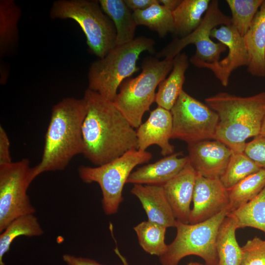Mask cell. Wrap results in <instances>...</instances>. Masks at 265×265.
I'll list each match as a JSON object with an SVG mask.
<instances>
[{
  "label": "cell",
  "mask_w": 265,
  "mask_h": 265,
  "mask_svg": "<svg viewBox=\"0 0 265 265\" xmlns=\"http://www.w3.org/2000/svg\"><path fill=\"white\" fill-rule=\"evenodd\" d=\"M131 192L141 202L148 220L166 228L176 227L177 220L162 186L134 184Z\"/></svg>",
  "instance_id": "cell-17"
},
{
  "label": "cell",
  "mask_w": 265,
  "mask_h": 265,
  "mask_svg": "<svg viewBox=\"0 0 265 265\" xmlns=\"http://www.w3.org/2000/svg\"><path fill=\"white\" fill-rule=\"evenodd\" d=\"M211 1L182 0L179 5L172 12L175 33L182 38L194 31L201 23Z\"/></svg>",
  "instance_id": "cell-22"
},
{
  "label": "cell",
  "mask_w": 265,
  "mask_h": 265,
  "mask_svg": "<svg viewBox=\"0 0 265 265\" xmlns=\"http://www.w3.org/2000/svg\"><path fill=\"white\" fill-rule=\"evenodd\" d=\"M172 118L171 139L188 144L214 139L218 116L207 104L184 90L170 110Z\"/></svg>",
  "instance_id": "cell-10"
},
{
  "label": "cell",
  "mask_w": 265,
  "mask_h": 265,
  "mask_svg": "<svg viewBox=\"0 0 265 265\" xmlns=\"http://www.w3.org/2000/svg\"><path fill=\"white\" fill-rule=\"evenodd\" d=\"M85 100L67 97L52 107L40 162L31 168L32 182L40 174L62 170L76 155L82 154V126L86 115Z\"/></svg>",
  "instance_id": "cell-2"
},
{
  "label": "cell",
  "mask_w": 265,
  "mask_h": 265,
  "mask_svg": "<svg viewBox=\"0 0 265 265\" xmlns=\"http://www.w3.org/2000/svg\"><path fill=\"white\" fill-rule=\"evenodd\" d=\"M192 202L190 224L205 221L229 209L228 191L219 179L206 178L197 173Z\"/></svg>",
  "instance_id": "cell-13"
},
{
  "label": "cell",
  "mask_w": 265,
  "mask_h": 265,
  "mask_svg": "<svg viewBox=\"0 0 265 265\" xmlns=\"http://www.w3.org/2000/svg\"><path fill=\"white\" fill-rule=\"evenodd\" d=\"M104 13L113 22L116 31V46L128 43L134 38L137 25L133 12L124 0H100Z\"/></svg>",
  "instance_id": "cell-21"
},
{
  "label": "cell",
  "mask_w": 265,
  "mask_h": 265,
  "mask_svg": "<svg viewBox=\"0 0 265 265\" xmlns=\"http://www.w3.org/2000/svg\"><path fill=\"white\" fill-rule=\"evenodd\" d=\"M227 216L234 221L237 229L252 227L265 233V187L253 199Z\"/></svg>",
  "instance_id": "cell-25"
},
{
  "label": "cell",
  "mask_w": 265,
  "mask_h": 265,
  "mask_svg": "<svg viewBox=\"0 0 265 265\" xmlns=\"http://www.w3.org/2000/svg\"><path fill=\"white\" fill-rule=\"evenodd\" d=\"M211 38L217 39L228 50L227 55L222 60L213 63L200 60H189L195 67L211 70L222 85H228L232 73L242 66L249 64V55L244 38L232 25H222L214 28L211 32Z\"/></svg>",
  "instance_id": "cell-12"
},
{
  "label": "cell",
  "mask_w": 265,
  "mask_h": 265,
  "mask_svg": "<svg viewBox=\"0 0 265 265\" xmlns=\"http://www.w3.org/2000/svg\"><path fill=\"white\" fill-rule=\"evenodd\" d=\"M166 227L150 221H144L133 227L141 248L151 255L160 256L166 251Z\"/></svg>",
  "instance_id": "cell-29"
},
{
  "label": "cell",
  "mask_w": 265,
  "mask_h": 265,
  "mask_svg": "<svg viewBox=\"0 0 265 265\" xmlns=\"http://www.w3.org/2000/svg\"><path fill=\"white\" fill-rule=\"evenodd\" d=\"M243 38L249 59L248 72L253 76L265 77V0Z\"/></svg>",
  "instance_id": "cell-19"
},
{
  "label": "cell",
  "mask_w": 265,
  "mask_h": 265,
  "mask_svg": "<svg viewBox=\"0 0 265 265\" xmlns=\"http://www.w3.org/2000/svg\"><path fill=\"white\" fill-rule=\"evenodd\" d=\"M173 59L147 57L142 63L141 73L126 79L121 84L113 102L134 129L141 125L143 115L155 102L156 89L171 71Z\"/></svg>",
  "instance_id": "cell-5"
},
{
  "label": "cell",
  "mask_w": 265,
  "mask_h": 265,
  "mask_svg": "<svg viewBox=\"0 0 265 265\" xmlns=\"http://www.w3.org/2000/svg\"><path fill=\"white\" fill-rule=\"evenodd\" d=\"M62 259L67 265H104L89 258L77 257L70 254H64Z\"/></svg>",
  "instance_id": "cell-35"
},
{
  "label": "cell",
  "mask_w": 265,
  "mask_h": 265,
  "mask_svg": "<svg viewBox=\"0 0 265 265\" xmlns=\"http://www.w3.org/2000/svg\"><path fill=\"white\" fill-rule=\"evenodd\" d=\"M205 101L218 116L214 139L232 152H243L246 140L260 135L265 117V92L248 97L219 92Z\"/></svg>",
  "instance_id": "cell-3"
},
{
  "label": "cell",
  "mask_w": 265,
  "mask_h": 265,
  "mask_svg": "<svg viewBox=\"0 0 265 265\" xmlns=\"http://www.w3.org/2000/svg\"><path fill=\"white\" fill-rule=\"evenodd\" d=\"M237 229L234 221L226 216L219 227L217 236V265H241L242 250L236 238Z\"/></svg>",
  "instance_id": "cell-23"
},
{
  "label": "cell",
  "mask_w": 265,
  "mask_h": 265,
  "mask_svg": "<svg viewBox=\"0 0 265 265\" xmlns=\"http://www.w3.org/2000/svg\"><path fill=\"white\" fill-rule=\"evenodd\" d=\"M159 3L173 12L181 3L182 0H158Z\"/></svg>",
  "instance_id": "cell-37"
},
{
  "label": "cell",
  "mask_w": 265,
  "mask_h": 265,
  "mask_svg": "<svg viewBox=\"0 0 265 265\" xmlns=\"http://www.w3.org/2000/svg\"><path fill=\"white\" fill-rule=\"evenodd\" d=\"M44 233L37 218L34 214L19 217L14 220L0 235V265L3 257L9 250L12 241L18 237L40 236Z\"/></svg>",
  "instance_id": "cell-27"
},
{
  "label": "cell",
  "mask_w": 265,
  "mask_h": 265,
  "mask_svg": "<svg viewBox=\"0 0 265 265\" xmlns=\"http://www.w3.org/2000/svg\"><path fill=\"white\" fill-rule=\"evenodd\" d=\"M52 19H70L84 33L91 52L99 58L116 46V31L110 19L103 11L99 1L58 0L51 8Z\"/></svg>",
  "instance_id": "cell-6"
},
{
  "label": "cell",
  "mask_w": 265,
  "mask_h": 265,
  "mask_svg": "<svg viewBox=\"0 0 265 265\" xmlns=\"http://www.w3.org/2000/svg\"><path fill=\"white\" fill-rule=\"evenodd\" d=\"M155 41L145 36L115 46L104 57L94 61L88 72V89L113 101L122 82L138 71L137 61L144 51L155 52Z\"/></svg>",
  "instance_id": "cell-4"
},
{
  "label": "cell",
  "mask_w": 265,
  "mask_h": 265,
  "mask_svg": "<svg viewBox=\"0 0 265 265\" xmlns=\"http://www.w3.org/2000/svg\"><path fill=\"white\" fill-rule=\"evenodd\" d=\"M241 265H265V240L255 237L241 247Z\"/></svg>",
  "instance_id": "cell-32"
},
{
  "label": "cell",
  "mask_w": 265,
  "mask_h": 265,
  "mask_svg": "<svg viewBox=\"0 0 265 265\" xmlns=\"http://www.w3.org/2000/svg\"><path fill=\"white\" fill-rule=\"evenodd\" d=\"M180 153H173L138 168L130 174L127 183L163 185L176 176L188 162L187 156L180 157Z\"/></svg>",
  "instance_id": "cell-18"
},
{
  "label": "cell",
  "mask_w": 265,
  "mask_h": 265,
  "mask_svg": "<svg viewBox=\"0 0 265 265\" xmlns=\"http://www.w3.org/2000/svg\"><path fill=\"white\" fill-rule=\"evenodd\" d=\"M172 130L170 111L158 106L137 129V149L146 151L149 146L157 145L160 148L162 156L166 157L173 154L174 146L169 141Z\"/></svg>",
  "instance_id": "cell-15"
},
{
  "label": "cell",
  "mask_w": 265,
  "mask_h": 265,
  "mask_svg": "<svg viewBox=\"0 0 265 265\" xmlns=\"http://www.w3.org/2000/svg\"><path fill=\"white\" fill-rule=\"evenodd\" d=\"M187 265H203L199 264L197 262H190Z\"/></svg>",
  "instance_id": "cell-40"
},
{
  "label": "cell",
  "mask_w": 265,
  "mask_h": 265,
  "mask_svg": "<svg viewBox=\"0 0 265 265\" xmlns=\"http://www.w3.org/2000/svg\"><path fill=\"white\" fill-rule=\"evenodd\" d=\"M4 265V264L3 263V264H1V265Z\"/></svg>",
  "instance_id": "cell-41"
},
{
  "label": "cell",
  "mask_w": 265,
  "mask_h": 265,
  "mask_svg": "<svg viewBox=\"0 0 265 265\" xmlns=\"http://www.w3.org/2000/svg\"><path fill=\"white\" fill-rule=\"evenodd\" d=\"M31 168L27 159L0 164V233L17 218L35 212L27 194Z\"/></svg>",
  "instance_id": "cell-9"
},
{
  "label": "cell",
  "mask_w": 265,
  "mask_h": 265,
  "mask_svg": "<svg viewBox=\"0 0 265 265\" xmlns=\"http://www.w3.org/2000/svg\"><path fill=\"white\" fill-rule=\"evenodd\" d=\"M264 0H227L232 13L231 25L244 36Z\"/></svg>",
  "instance_id": "cell-31"
},
{
  "label": "cell",
  "mask_w": 265,
  "mask_h": 265,
  "mask_svg": "<svg viewBox=\"0 0 265 265\" xmlns=\"http://www.w3.org/2000/svg\"><path fill=\"white\" fill-rule=\"evenodd\" d=\"M127 6L133 11L145 10L158 2V0H124Z\"/></svg>",
  "instance_id": "cell-36"
},
{
  "label": "cell",
  "mask_w": 265,
  "mask_h": 265,
  "mask_svg": "<svg viewBox=\"0 0 265 265\" xmlns=\"http://www.w3.org/2000/svg\"><path fill=\"white\" fill-rule=\"evenodd\" d=\"M188 66V56L186 53H180L174 58L169 75L159 85L155 100L158 106L170 111L183 90L185 73Z\"/></svg>",
  "instance_id": "cell-20"
},
{
  "label": "cell",
  "mask_w": 265,
  "mask_h": 265,
  "mask_svg": "<svg viewBox=\"0 0 265 265\" xmlns=\"http://www.w3.org/2000/svg\"><path fill=\"white\" fill-rule=\"evenodd\" d=\"M133 15L137 26L148 27L156 31L160 37H164L169 32L175 33L172 12L159 1L145 10L133 11Z\"/></svg>",
  "instance_id": "cell-26"
},
{
  "label": "cell",
  "mask_w": 265,
  "mask_h": 265,
  "mask_svg": "<svg viewBox=\"0 0 265 265\" xmlns=\"http://www.w3.org/2000/svg\"><path fill=\"white\" fill-rule=\"evenodd\" d=\"M261 169L244 152H232L226 169L219 179L228 190Z\"/></svg>",
  "instance_id": "cell-30"
},
{
  "label": "cell",
  "mask_w": 265,
  "mask_h": 265,
  "mask_svg": "<svg viewBox=\"0 0 265 265\" xmlns=\"http://www.w3.org/2000/svg\"><path fill=\"white\" fill-rule=\"evenodd\" d=\"M188 161L202 176L219 179L224 172L232 152L215 139H207L187 144Z\"/></svg>",
  "instance_id": "cell-14"
},
{
  "label": "cell",
  "mask_w": 265,
  "mask_h": 265,
  "mask_svg": "<svg viewBox=\"0 0 265 265\" xmlns=\"http://www.w3.org/2000/svg\"><path fill=\"white\" fill-rule=\"evenodd\" d=\"M265 187V169L247 177L228 190L230 212L249 202Z\"/></svg>",
  "instance_id": "cell-28"
},
{
  "label": "cell",
  "mask_w": 265,
  "mask_h": 265,
  "mask_svg": "<svg viewBox=\"0 0 265 265\" xmlns=\"http://www.w3.org/2000/svg\"><path fill=\"white\" fill-rule=\"evenodd\" d=\"M243 152L261 168L265 169V136L259 135L246 143Z\"/></svg>",
  "instance_id": "cell-33"
},
{
  "label": "cell",
  "mask_w": 265,
  "mask_h": 265,
  "mask_svg": "<svg viewBox=\"0 0 265 265\" xmlns=\"http://www.w3.org/2000/svg\"><path fill=\"white\" fill-rule=\"evenodd\" d=\"M230 25L231 18L221 11L218 1L211 0L199 26L188 35L175 38L157 53V57L174 58L184 48L192 44L195 46L196 52L189 60L217 62L221 54L226 51L227 47L220 42L212 41L211 32L218 26Z\"/></svg>",
  "instance_id": "cell-11"
},
{
  "label": "cell",
  "mask_w": 265,
  "mask_h": 265,
  "mask_svg": "<svg viewBox=\"0 0 265 265\" xmlns=\"http://www.w3.org/2000/svg\"><path fill=\"white\" fill-rule=\"evenodd\" d=\"M21 15V9L14 0L0 1V57L10 52L17 42L18 23Z\"/></svg>",
  "instance_id": "cell-24"
},
{
  "label": "cell",
  "mask_w": 265,
  "mask_h": 265,
  "mask_svg": "<svg viewBox=\"0 0 265 265\" xmlns=\"http://www.w3.org/2000/svg\"><path fill=\"white\" fill-rule=\"evenodd\" d=\"M114 250L116 254L118 256L120 260L121 261L123 265H129L126 258L121 254L117 247H116Z\"/></svg>",
  "instance_id": "cell-38"
},
{
  "label": "cell",
  "mask_w": 265,
  "mask_h": 265,
  "mask_svg": "<svg viewBox=\"0 0 265 265\" xmlns=\"http://www.w3.org/2000/svg\"><path fill=\"white\" fill-rule=\"evenodd\" d=\"M197 172L189 163L173 178L162 185L166 198L177 221L189 223Z\"/></svg>",
  "instance_id": "cell-16"
},
{
  "label": "cell",
  "mask_w": 265,
  "mask_h": 265,
  "mask_svg": "<svg viewBox=\"0 0 265 265\" xmlns=\"http://www.w3.org/2000/svg\"><path fill=\"white\" fill-rule=\"evenodd\" d=\"M87 111L82 126L83 155L100 166L137 149L136 131L113 102L87 88Z\"/></svg>",
  "instance_id": "cell-1"
},
{
  "label": "cell",
  "mask_w": 265,
  "mask_h": 265,
  "mask_svg": "<svg viewBox=\"0 0 265 265\" xmlns=\"http://www.w3.org/2000/svg\"><path fill=\"white\" fill-rule=\"evenodd\" d=\"M10 144L7 134L0 126V164L12 162L10 154Z\"/></svg>",
  "instance_id": "cell-34"
},
{
  "label": "cell",
  "mask_w": 265,
  "mask_h": 265,
  "mask_svg": "<svg viewBox=\"0 0 265 265\" xmlns=\"http://www.w3.org/2000/svg\"><path fill=\"white\" fill-rule=\"evenodd\" d=\"M260 135L265 136V117L263 123Z\"/></svg>",
  "instance_id": "cell-39"
},
{
  "label": "cell",
  "mask_w": 265,
  "mask_h": 265,
  "mask_svg": "<svg viewBox=\"0 0 265 265\" xmlns=\"http://www.w3.org/2000/svg\"><path fill=\"white\" fill-rule=\"evenodd\" d=\"M152 158V154L148 151L133 149L100 166H80L78 174L83 182H94L99 185L103 195L104 212L111 215L118 211L123 200L124 186L132 170L138 165L148 162Z\"/></svg>",
  "instance_id": "cell-8"
},
{
  "label": "cell",
  "mask_w": 265,
  "mask_h": 265,
  "mask_svg": "<svg viewBox=\"0 0 265 265\" xmlns=\"http://www.w3.org/2000/svg\"><path fill=\"white\" fill-rule=\"evenodd\" d=\"M225 209L213 217L195 224L177 221L176 236L167 245L166 251L159 257L161 265H178L184 257L195 255L206 265H217L216 239L219 227L228 214Z\"/></svg>",
  "instance_id": "cell-7"
}]
</instances>
